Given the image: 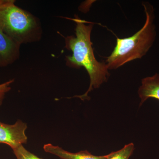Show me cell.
I'll list each match as a JSON object with an SVG mask.
<instances>
[{
  "mask_svg": "<svg viewBox=\"0 0 159 159\" xmlns=\"http://www.w3.org/2000/svg\"><path fill=\"white\" fill-rule=\"evenodd\" d=\"M15 3L0 0V29L21 45L39 41L43 33L39 20Z\"/></svg>",
  "mask_w": 159,
  "mask_h": 159,
  "instance_id": "obj_3",
  "label": "cell"
},
{
  "mask_svg": "<svg viewBox=\"0 0 159 159\" xmlns=\"http://www.w3.org/2000/svg\"><path fill=\"white\" fill-rule=\"evenodd\" d=\"M134 150L133 143L125 145L123 148L117 151L113 152L107 155V159H129Z\"/></svg>",
  "mask_w": 159,
  "mask_h": 159,
  "instance_id": "obj_8",
  "label": "cell"
},
{
  "mask_svg": "<svg viewBox=\"0 0 159 159\" xmlns=\"http://www.w3.org/2000/svg\"><path fill=\"white\" fill-rule=\"evenodd\" d=\"M43 149L46 152L52 154L61 159H107V155L97 156L87 150L80 151L76 153L70 152L57 145L48 143L45 144Z\"/></svg>",
  "mask_w": 159,
  "mask_h": 159,
  "instance_id": "obj_6",
  "label": "cell"
},
{
  "mask_svg": "<svg viewBox=\"0 0 159 159\" xmlns=\"http://www.w3.org/2000/svg\"><path fill=\"white\" fill-rule=\"evenodd\" d=\"M27 123L18 119L14 124H6L0 121V143L6 144L12 150L28 142L25 132Z\"/></svg>",
  "mask_w": 159,
  "mask_h": 159,
  "instance_id": "obj_4",
  "label": "cell"
},
{
  "mask_svg": "<svg viewBox=\"0 0 159 159\" xmlns=\"http://www.w3.org/2000/svg\"><path fill=\"white\" fill-rule=\"evenodd\" d=\"M14 82V79H11L0 84V106L2 104L6 93L11 90V85Z\"/></svg>",
  "mask_w": 159,
  "mask_h": 159,
  "instance_id": "obj_10",
  "label": "cell"
},
{
  "mask_svg": "<svg viewBox=\"0 0 159 159\" xmlns=\"http://www.w3.org/2000/svg\"><path fill=\"white\" fill-rule=\"evenodd\" d=\"M12 150L16 159H43L27 150L23 145Z\"/></svg>",
  "mask_w": 159,
  "mask_h": 159,
  "instance_id": "obj_9",
  "label": "cell"
},
{
  "mask_svg": "<svg viewBox=\"0 0 159 159\" xmlns=\"http://www.w3.org/2000/svg\"><path fill=\"white\" fill-rule=\"evenodd\" d=\"M146 20L142 29L130 37L117 38L116 44L106 63L109 70H116L129 61L145 56L155 39L153 9L151 5L143 4Z\"/></svg>",
  "mask_w": 159,
  "mask_h": 159,
  "instance_id": "obj_2",
  "label": "cell"
},
{
  "mask_svg": "<svg viewBox=\"0 0 159 159\" xmlns=\"http://www.w3.org/2000/svg\"><path fill=\"white\" fill-rule=\"evenodd\" d=\"M20 46L0 29V68L11 65L19 59Z\"/></svg>",
  "mask_w": 159,
  "mask_h": 159,
  "instance_id": "obj_5",
  "label": "cell"
},
{
  "mask_svg": "<svg viewBox=\"0 0 159 159\" xmlns=\"http://www.w3.org/2000/svg\"><path fill=\"white\" fill-rule=\"evenodd\" d=\"M73 20L76 23L75 36L64 37V48L72 51L71 55L66 56V65L71 68L84 67L89 76L90 82L88 90L82 95L75 96L81 100H89L88 94L94 89L99 88L109 77V70L105 62H99L96 59L91 41V35L93 24L86 25L84 20L75 15Z\"/></svg>",
  "mask_w": 159,
  "mask_h": 159,
  "instance_id": "obj_1",
  "label": "cell"
},
{
  "mask_svg": "<svg viewBox=\"0 0 159 159\" xmlns=\"http://www.w3.org/2000/svg\"><path fill=\"white\" fill-rule=\"evenodd\" d=\"M138 94L141 99L140 106L149 98L159 100V74H156L151 77L143 78Z\"/></svg>",
  "mask_w": 159,
  "mask_h": 159,
  "instance_id": "obj_7",
  "label": "cell"
}]
</instances>
